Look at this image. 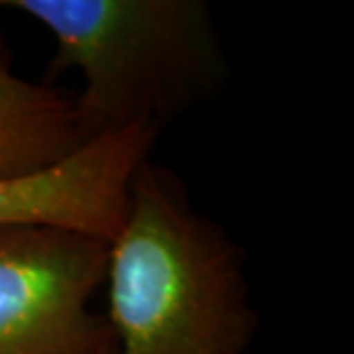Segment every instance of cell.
<instances>
[{"mask_svg":"<svg viewBox=\"0 0 354 354\" xmlns=\"http://www.w3.org/2000/svg\"><path fill=\"white\" fill-rule=\"evenodd\" d=\"M55 41L48 74H81L74 109L83 143L138 124L159 127L205 102L225 55L203 0H0Z\"/></svg>","mask_w":354,"mask_h":354,"instance_id":"2","label":"cell"},{"mask_svg":"<svg viewBox=\"0 0 354 354\" xmlns=\"http://www.w3.org/2000/svg\"><path fill=\"white\" fill-rule=\"evenodd\" d=\"M157 127L104 133L46 171L0 175V228L58 225L111 242L124 218L133 171L150 159Z\"/></svg>","mask_w":354,"mask_h":354,"instance_id":"4","label":"cell"},{"mask_svg":"<svg viewBox=\"0 0 354 354\" xmlns=\"http://www.w3.org/2000/svg\"><path fill=\"white\" fill-rule=\"evenodd\" d=\"M104 283L115 354H244L256 336L242 249L152 159L131 175Z\"/></svg>","mask_w":354,"mask_h":354,"instance_id":"1","label":"cell"},{"mask_svg":"<svg viewBox=\"0 0 354 354\" xmlns=\"http://www.w3.org/2000/svg\"><path fill=\"white\" fill-rule=\"evenodd\" d=\"M109 242L58 225L0 228V354H115L104 286Z\"/></svg>","mask_w":354,"mask_h":354,"instance_id":"3","label":"cell"},{"mask_svg":"<svg viewBox=\"0 0 354 354\" xmlns=\"http://www.w3.org/2000/svg\"><path fill=\"white\" fill-rule=\"evenodd\" d=\"M83 145L74 95L21 79L0 46V175L46 171Z\"/></svg>","mask_w":354,"mask_h":354,"instance_id":"5","label":"cell"}]
</instances>
